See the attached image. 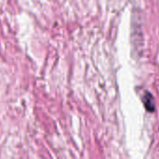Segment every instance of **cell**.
<instances>
[{"label":"cell","mask_w":159,"mask_h":159,"mask_svg":"<svg viewBox=\"0 0 159 159\" xmlns=\"http://www.w3.org/2000/svg\"><path fill=\"white\" fill-rule=\"evenodd\" d=\"M143 104L146 108L147 111L149 112H154L155 111V102H154V98L149 92H145L143 98Z\"/></svg>","instance_id":"6da1fadb"}]
</instances>
